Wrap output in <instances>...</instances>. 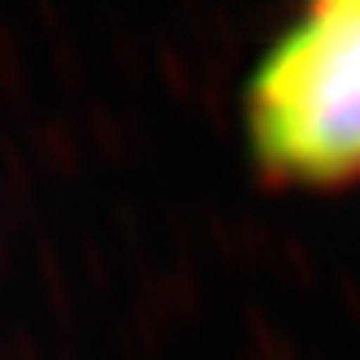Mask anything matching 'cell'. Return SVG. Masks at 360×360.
I'll use <instances>...</instances> for the list:
<instances>
[{"instance_id":"1","label":"cell","mask_w":360,"mask_h":360,"mask_svg":"<svg viewBox=\"0 0 360 360\" xmlns=\"http://www.w3.org/2000/svg\"><path fill=\"white\" fill-rule=\"evenodd\" d=\"M248 135L278 183L360 178V0L317 5L282 31L248 87Z\"/></svg>"}]
</instances>
